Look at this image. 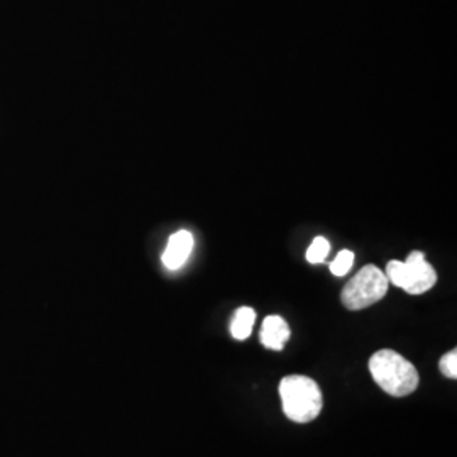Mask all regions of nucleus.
<instances>
[{"label": "nucleus", "instance_id": "obj_1", "mask_svg": "<svg viewBox=\"0 0 457 457\" xmlns=\"http://www.w3.org/2000/svg\"><path fill=\"white\" fill-rule=\"evenodd\" d=\"M370 371L376 385L392 396H407L419 386L417 368L392 349H381L370 360Z\"/></svg>", "mask_w": 457, "mask_h": 457}, {"label": "nucleus", "instance_id": "obj_2", "mask_svg": "<svg viewBox=\"0 0 457 457\" xmlns=\"http://www.w3.org/2000/svg\"><path fill=\"white\" fill-rule=\"evenodd\" d=\"M279 396L285 415L296 424L315 420L324 407L322 392L309 376H285L279 383Z\"/></svg>", "mask_w": 457, "mask_h": 457}, {"label": "nucleus", "instance_id": "obj_3", "mask_svg": "<svg viewBox=\"0 0 457 457\" xmlns=\"http://www.w3.org/2000/svg\"><path fill=\"white\" fill-rule=\"evenodd\" d=\"M386 278L395 287L403 288L410 295L428 292L436 281L437 273L425 260L424 253L413 251L405 262H390L386 266Z\"/></svg>", "mask_w": 457, "mask_h": 457}, {"label": "nucleus", "instance_id": "obj_4", "mask_svg": "<svg viewBox=\"0 0 457 457\" xmlns=\"http://www.w3.org/2000/svg\"><path fill=\"white\" fill-rule=\"evenodd\" d=\"M388 278L376 268L375 264H368L361 270L356 277L353 278L344 287L341 300L344 307L349 311H362L383 300L388 292Z\"/></svg>", "mask_w": 457, "mask_h": 457}, {"label": "nucleus", "instance_id": "obj_5", "mask_svg": "<svg viewBox=\"0 0 457 457\" xmlns=\"http://www.w3.org/2000/svg\"><path fill=\"white\" fill-rule=\"evenodd\" d=\"M194 249V236L188 230L175 232L164 249L163 264L168 270H180L181 266L190 258Z\"/></svg>", "mask_w": 457, "mask_h": 457}, {"label": "nucleus", "instance_id": "obj_6", "mask_svg": "<svg viewBox=\"0 0 457 457\" xmlns=\"http://www.w3.org/2000/svg\"><path fill=\"white\" fill-rule=\"evenodd\" d=\"M290 327L279 315H270L264 319L262 327V344L271 351H281L290 339Z\"/></svg>", "mask_w": 457, "mask_h": 457}, {"label": "nucleus", "instance_id": "obj_7", "mask_svg": "<svg viewBox=\"0 0 457 457\" xmlns=\"http://www.w3.org/2000/svg\"><path fill=\"white\" fill-rule=\"evenodd\" d=\"M254 322H256V312L253 311L251 307L237 309V312L232 317V322H230L232 337L237 339V341L247 339L253 332Z\"/></svg>", "mask_w": 457, "mask_h": 457}, {"label": "nucleus", "instance_id": "obj_8", "mask_svg": "<svg viewBox=\"0 0 457 457\" xmlns=\"http://www.w3.org/2000/svg\"><path fill=\"white\" fill-rule=\"evenodd\" d=\"M330 253V243L326 237L319 236L313 239L309 251H307V262L312 264H319V262H326L327 254Z\"/></svg>", "mask_w": 457, "mask_h": 457}, {"label": "nucleus", "instance_id": "obj_9", "mask_svg": "<svg viewBox=\"0 0 457 457\" xmlns=\"http://www.w3.org/2000/svg\"><path fill=\"white\" fill-rule=\"evenodd\" d=\"M353 262H354L353 251L344 249V251H341V253L336 256V260L330 262V271H332V275H336V277H344V275H347L349 270L353 268Z\"/></svg>", "mask_w": 457, "mask_h": 457}, {"label": "nucleus", "instance_id": "obj_10", "mask_svg": "<svg viewBox=\"0 0 457 457\" xmlns=\"http://www.w3.org/2000/svg\"><path fill=\"white\" fill-rule=\"evenodd\" d=\"M439 370H441V373L444 376H447V378H453V379H456L457 378V351L456 349H453L451 353H447V354H444L442 356L441 362H439Z\"/></svg>", "mask_w": 457, "mask_h": 457}]
</instances>
